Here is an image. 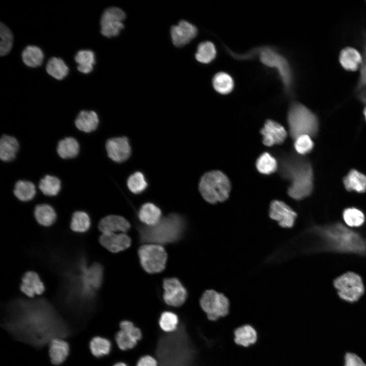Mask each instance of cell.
Listing matches in <instances>:
<instances>
[{
    "mask_svg": "<svg viewBox=\"0 0 366 366\" xmlns=\"http://www.w3.org/2000/svg\"><path fill=\"white\" fill-rule=\"evenodd\" d=\"M310 230L322 238L326 245L332 250L357 254L366 252L365 241L357 233L341 224L322 228L313 227Z\"/></svg>",
    "mask_w": 366,
    "mask_h": 366,
    "instance_id": "7a4b0ae2",
    "label": "cell"
},
{
    "mask_svg": "<svg viewBox=\"0 0 366 366\" xmlns=\"http://www.w3.org/2000/svg\"><path fill=\"white\" fill-rule=\"evenodd\" d=\"M334 286L339 297L349 302L358 301L364 292V287L361 278L357 274L347 272L337 278Z\"/></svg>",
    "mask_w": 366,
    "mask_h": 366,
    "instance_id": "9c48e42d",
    "label": "cell"
},
{
    "mask_svg": "<svg viewBox=\"0 0 366 366\" xmlns=\"http://www.w3.org/2000/svg\"><path fill=\"white\" fill-rule=\"evenodd\" d=\"M113 348V344L109 339L95 336L91 339L89 343V349L92 355L96 358H101L108 356Z\"/></svg>",
    "mask_w": 366,
    "mask_h": 366,
    "instance_id": "603a6c76",
    "label": "cell"
},
{
    "mask_svg": "<svg viewBox=\"0 0 366 366\" xmlns=\"http://www.w3.org/2000/svg\"><path fill=\"white\" fill-rule=\"evenodd\" d=\"M39 187L44 194L53 196L56 195L59 192L61 183L57 177L47 175L41 179Z\"/></svg>",
    "mask_w": 366,
    "mask_h": 366,
    "instance_id": "8d00e7d4",
    "label": "cell"
},
{
    "mask_svg": "<svg viewBox=\"0 0 366 366\" xmlns=\"http://www.w3.org/2000/svg\"><path fill=\"white\" fill-rule=\"evenodd\" d=\"M287 119L289 133L293 139L302 135H308L312 138L317 135L319 118L304 105L299 102L292 103L289 109Z\"/></svg>",
    "mask_w": 366,
    "mask_h": 366,
    "instance_id": "277c9868",
    "label": "cell"
},
{
    "mask_svg": "<svg viewBox=\"0 0 366 366\" xmlns=\"http://www.w3.org/2000/svg\"><path fill=\"white\" fill-rule=\"evenodd\" d=\"M98 124V115L92 110L81 111L75 120V124L77 128L86 133H89L95 130Z\"/></svg>",
    "mask_w": 366,
    "mask_h": 366,
    "instance_id": "cb8c5ba5",
    "label": "cell"
},
{
    "mask_svg": "<svg viewBox=\"0 0 366 366\" xmlns=\"http://www.w3.org/2000/svg\"><path fill=\"white\" fill-rule=\"evenodd\" d=\"M258 51L261 62L267 67L277 70L285 90L290 92L293 84V74L287 59L274 50L268 47H264Z\"/></svg>",
    "mask_w": 366,
    "mask_h": 366,
    "instance_id": "8992f818",
    "label": "cell"
},
{
    "mask_svg": "<svg viewBox=\"0 0 366 366\" xmlns=\"http://www.w3.org/2000/svg\"><path fill=\"white\" fill-rule=\"evenodd\" d=\"M230 189L229 179L220 171L207 172L203 175L199 182V190L202 196L211 204L226 200Z\"/></svg>",
    "mask_w": 366,
    "mask_h": 366,
    "instance_id": "5b68a950",
    "label": "cell"
},
{
    "mask_svg": "<svg viewBox=\"0 0 366 366\" xmlns=\"http://www.w3.org/2000/svg\"><path fill=\"white\" fill-rule=\"evenodd\" d=\"M108 157L116 162H121L129 158L131 154V146L126 137L112 138L106 143Z\"/></svg>",
    "mask_w": 366,
    "mask_h": 366,
    "instance_id": "5bb4252c",
    "label": "cell"
},
{
    "mask_svg": "<svg viewBox=\"0 0 366 366\" xmlns=\"http://www.w3.org/2000/svg\"><path fill=\"white\" fill-rule=\"evenodd\" d=\"M147 185L144 175L138 171L131 175L127 180L129 189L134 194L143 192L146 189Z\"/></svg>",
    "mask_w": 366,
    "mask_h": 366,
    "instance_id": "b9f144b4",
    "label": "cell"
},
{
    "mask_svg": "<svg viewBox=\"0 0 366 366\" xmlns=\"http://www.w3.org/2000/svg\"><path fill=\"white\" fill-rule=\"evenodd\" d=\"M312 138L309 135H302L295 139L294 148L298 155L303 156L313 150L314 144Z\"/></svg>",
    "mask_w": 366,
    "mask_h": 366,
    "instance_id": "ee69618b",
    "label": "cell"
},
{
    "mask_svg": "<svg viewBox=\"0 0 366 366\" xmlns=\"http://www.w3.org/2000/svg\"><path fill=\"white\" fill-rule=\"evenodd\" d=\"M46 69L49 75L57 80L64 78L69 72V68L64 60L56 57H52L48 60Z\"/></svg>",
    "mask_w": 366,
    "mask_h": 366,
    "instance_id": "d6a6232c",
    "label": "cell"
},
{
    "mask_svg": "<svg viewBox=\"0 0 366 366\" xmlns=\"http://www.w3.org/2000/svg\"><path fill=\"white\" fill-rule=\"evenodd\" d=\"M69 343L61 337H55L49 342L48 355L50 362L60 365L67 360L70 353Z\"/></svg>",
    "mask_w": 366,
    "mask_h": 366,
    "instance_id": "e0dca14e",
    "label": "cell"
},
{
    "mask_svg": "<svg viewBox=\"0 0 366 366\" xmlns=\"http://www.w3.org/2000/svg\"><path fill=\"white\" fill-rule=\"evenodd\" d=\"M44 58V54L38 47L29 45L26 47L22 53V59L25 65L36 68L41 65Z\"/></svg>",
    "mask_w": 366,
    "mask_h": 366,
    "instance_id": "4dcf8cb0",
    "label": "cell"
},
{
    "mask_svg": "<svg viewBox=\"0 0 366 366\" xmlns=\"http://www.w3.org/2000/svg\"><path fill=\"white\" fill-rule=\"evenodd\" d=\"M216 55V49L210 41H205L199 44L195 54L196 59L200 63L208 64L214 59Z\"/></svg>",
    "mask_w": 366,
    "mask_h": 366,
    "instance_id": "d590c367",
    "label": "cell"
},
{
    "mask_svg": "<svg viewBox=\"0 0 366 366\" xmlns=\"http://www.w3.org/2000/svg\"><path fill=\"white\" fill-rule=\"evenodd\" d=\"M103 277L102 267L97 264L92 266L86 273L87 283L95 289L101 285Z\"/></svg>",
    "mask_w": 366,
    "mask_h": 366,
    "instance_id": "f6af8a7d",
    "label": "cell"
},
{
    "mask_svg": "<svg viewBox=\"0 0 366 366\" xmlns=\"http://www.w3.org/2000/svg\"><path fill=\"white\" fill-rule=\"evenodd\" d=\"M343 366H366V362L358 354L347 352L344 356Z\"/></svg>",
    "mask_w": 366,
    "mask_h": 366,
    "instance_id": "bcb514c9",
    "label": "cell"
},
{
    "mask_svg": "<svg viewBox=\"0 0 366 366\" xmlns=\"http://www.w3.org/2000/svg\"><path fill=\"white\" fill-rule=\"evenodd\" d=\"M119 327V329L114 338V342L118 348L123 351L135 348L142 339L141 329L129 320L120 321Z\"/></svg>",
    "mask_w": 366,
    "mask_h": 366,
    "instance_id": "30bf717a",
    "label": "cell"
},
{
    "mask_svg": "<svg viewBox=\"0 0 366 366\" xmlns=\"http://www.w3.org/2000/svg\"><path fill=\"white\" fill-rule=\"evenodd\" d=\"M180 323L178 316L174 312L165 311L161 313L158 319L159 328L163 332L170 333L175 332Z\"/></svg>",
    "mask_w": 366,
    "mask_h": 366,
    "instance_id": "4316f807",
    "label": "cell"
},
{
    "mask_svg": "<svg viewBox=\"0 0 366 366\" xmlns=\"http://www.w3.org/2000/svg\"><path fill=\"white\" fill-rule=\"evenodd\" d=\"M101 245L112 253H117L128 248L130 238L124 233H102L99 238Z\"/></svg>",
    "mask_w": 366,
    "mask_h": 366,
    "instance_id": "ac0fdd59",
    "label": "cell"
},
{
    "mask_svg": "<svg viewBox=\"0 0 366 366\" xmlns=\"http://www.w3.org/2000/svg\"><path fill=\"white\" fill-rule=\"evenodd\" d=\"M345 223L351 227H358L361 225L364 221V215L359 209L350 207L345 209L343 214Z\"/></svg>",
    "mask_w": 366,
    "mask_h": 366,
    "instance_id": "ab89813d",
    "label": "cell"
},
{
    "mask_svg": "<svg viewBox=\"0 0 366 366\" xmlns=\"http://www.w3.org/2000/svg\"><path fill=\"white\" fill-rule=\"evenodd\" d=\"M20 290L27 297L41 295L45 291L43 283L38 274L34 271L26 272L22 278Z\"/></svg>",
    "mask_w": 366,
    "mask_h": 366,
    "instance_id": "44dd1931",
    "label": "cell"
},
{
    "mask_svg": "<svg viewBox=\"0 0 366 366\" xmlns=\"http://www.w3.org/2000/svg\"><path fill=\"white\" fill-rule=\"evenodd\" d=\"M112 366H129L128 364L124 361H118L115 363Z\"/></svg>",
    "mask_w": 366,
    "mask_h": 366,
    "instance_id": "681fc988",
    "label": "cell"
},
{
    "mask_svg": "<svg viewBox=\"0 0 366 366\" xmlns=\"http://www.w3.org/2000/svg\"><path fill=\"white\" fill-rule=\"evenodd\" d=\"M135 366H159V362L154 356L145 354L139 357Z\"/></svg>",
    "mask_w": 366,
    "mask_h": 366,
    "instance_id": "7dc6e473",
    "label": "cell"
},
{
    "mask_svg": "<svg viewBox=\"0 0 366 366\" xmlns=\"http://www.w3.org/2000/svg\"><path fill=\"white\" fill-rule=\"evenodd\" d=\"M102 233L127 232L130 228L129 222L119 216L109 215L103 218L98 225Z\"/></svg>",
    "mask_w": 366,
    "mask_h": 366,
    "instance_id": "ffe728a7",
    "label": "cell"
},
{
    "mask_svg": "<svg viewBox=\"0 0 366 366\" xmlns=\"http://www.w3.org/2000/svg\"><path fill=\"white\" fill-rule=\"evenodd\" d=\"M234 341L237 345L248 347L254 344L257 338L255 329L250 325H245L236 328L234 331Z\"/></svg>",
    "mask_w": 366,
    "mask_h": 366,
    "instance_id": "83f0119b",
    "label": "cell"
},
{
    "mask_svg": "<svg viewBox=\"0 0 366 366\" xmlns=\"http://www.w3.org/2000/svg\"><path fill=\"white\" fill-rule=\"evenodd\" d=\"M362 60L359 69V75L354 91L357 92L366 86V33L363 35L362 50Z\"/></svg>",
    "mask_w": 366,
    "mask_h": 366,
    "instance_id": "7bdbcfd3",
    "label": "cell"
},
{
    "mask_svg": "<svg viewBox=\"0 0 366 366\" xmlns=\"http://www.w3.org/2000/svg\"><path fill=\"white\" fill-rule=\"evenodd\" d=\"M197 34V29L192 24L181 20L171 28L172 41L174 46L182 47L189 43Z\"/></svg>",
    "mask_w": 366,
    "mask_h": 366,
    "instance_id": "2e32d148",
    "label": "cell"
},
{
    "mask_svg": "<svg viewBox=\"0 0 366 366\" xmlns=\"http://www.w3.org/2000/svg\"><path fill=\"white\" fill-rule=\"evenodd\" d=\"M79 151V143L74 138L66 137L58 143L57 152L63 159L74 158L78 155Z\"/></svg>",
    "mask_w": 366,
    "mask_h": 366,
    "instance_id": "f546056e",
    "label": "cell"
},
{
    "mask_svg": "<svg viewBox=\"0 0 366 366\" xmlns=\"http://www.w3.org/2000/svg\"><path fill=\"white\" fill-rule=\"evenodd\" d=\"M14 194L20 201H29L35 196V186L29 181L19 180L15 185Z\"/></svg>",
    "mask_w": 366,
    "mask_h": 366,
    "instance_id": "e575fe53",
    "label": "cell"
},
{
    "mask_svg": "<svg viewBox=\"0 0 366 366\" xmlns=\"http://www.w3.org/2000/svg\"><path fill=\"white\" fill-rule=\"evenodd\" d=\"M160 209L151 203L142 205L138 212L139 220L146 226H152L157 224L161 219Z\"/></svg>",
    "mask_w": 366,
    "mask_h": 366,
    "instance_id": "484cf974",
    "label": "cell"
},
{
    "mask_svg": "<svg viewBox=\"0 0 366 366\" xmlns=\"http://www.w3.org/2000/svg\"><path fill=\"white\" fill-rule=\"evenodd\" d=\"M125 18V13L118 8L112 7L106 9L100 20L101 34L107 38L117 36L124 28L123 21Z\"/></svg>",
    "mask_w": 366,
    "mask_h": 366,
    "instance_id": "8fae6325",
    "label": "cell"
},
{
    "mask_svg": "<svg viewBox=\"0 0 366 366\" xmlns=\"http://www.w3.org/2000/svg\"><path fill=\"white\" fill-rule=\"evenodd\" d=\"M138 255L142 267L148 273H158L165 267L167 253L164 248L159 245L142 246L138 250Z\"/></svg>",
    "mask_w": 366,
    "mask_h": 366,
    "instance_id": "ba28073f",
    "label": "cell"
},
{
    "mask_svg": "<svg viewBox=\"0 0 366 366\" xmlns=\"http://www.w3.org/2000/svg\"><path fill=\"white\" fill-rule=\"evenodd\" d=\"M19 144L14 137L4 135L0 141V158L3 161H10L15 158Z\"/></svg>",
    "mask_w": 366,
    "mask_h": 366,
    "instance_id": "d4e9b609",
    "label": "cell"
},
{
    "mask_svg": "<svg viewBox=\"0 0 366 366\" xmlns=\"http://www.w3.org/2000/svg\"><path fill=\"white\" fill-rule=\"evenodd\" d=\"M186 228L183 217L171 214L152 226H143L139 229L140 239L147 244H165L175 242L182 236Z\"/></svg>",
    "mask_w": 366,
    "mask_h": 366,
    "instance_id": "3957f363",
    "label": "cell"
},
{
    "mask_svg": "<svg viewBox=\"0 0 366 366\" xmlns=\"http://www.w3.org/2000/svg\"><path fill=\"white\" fill-rule=\"evenodd\" d=\"M362 60L361 53L351 46L343 48L339 55V60L341 66L348 71L354 72L359 70Z\"/></svg>",
    "mask_w": 366,
    "mask_h": 366,
    "instance_id": "d6986e66",
    "label": "cell"
},
{
    "mask_svg": "<svg viewBox=\"0 0 366 366\" xmlns=\"http://www.w3.org/2000/svg\"><path fill=\"white\" fill-rule=\"evenodd\" d=\"M0 55L7 54L11 50L13 44V35L10 29L2 22L0 24Z\"/></svg>",
    "mask_w": 366,
    "mask_h": 366,
    "instance_id": "60d3db41",
    "label": "cell"
},
{
    "mask_svg": "<svg viewBox=\"0 0 366 366\" xmlns=\"http://www.w3.org/2000/svg\"><path fill=\"white\" fill-rule=\"evenodd\" d=\"M363 114L364 118H365V121H366V105H365V106H364V108H363Z\"/></svg>",
    "mask_w": 366,
    "mask_h": 366,
    "instance_id": "f907efd6",
    "label": "cell"
},
{
    "mask_svg": "<svg viewBox=\"0 0 366 366\" xmlns=\"http://www.w3.org/2000/svg\"><path fill=\"white\" fill-rule=\"evenodd\" d=\"M343 182L348 191L359 193L366 191V175L356 169L350 170L343 178Z\"/></svg>",
    "mask_w": 366,
    "mask_h": 366,
    "instance_id": "7402d4cb",
    "label": "cell"
},
{
    "mask_svg": "<svg viewBox=\"0 0 366 366\" xmlns=\"http://www.w3.org/2000/svg\"><path fill=\"white\" fill-rule=\"evenodd\" d=\"M163 287V299L167 305L178 308L182 306L186 301L187 291L177 279L172 278L165 279Z\"/></svg>",
    "mask_w": 366,
    "mask_h": 366,
    "instance_id": "7c38bea8",
    "label": "cell"
},
{
    "mask_svg": "<svg viewBox=\"0 0 366 366\" xmlns=\"http://www.w3.org/2000/svg\"><path fill=\"white\" fill-rule=\"evenodd\" d=\"M229 301L222 293L212 289L206 290L200 299V306L207 319L216 321L229 313Z\"/></svg>",
    "mask_w": 366,
    "mask_h": 366,
    "instance_id": "52a82bcc",
    "label": "cell"
},
{
    "mask_svg": "<svg viewBox=\"0 0 366 366\" xmlns=\"http://www.w3.org/2000/svg\"><path fill=\"white\" fill-rule=\"evenodd\" d=\"M90 226V219L85 212L77 211L74 212L70 223V228L72 231L85 232L89 229Z\"/></svg>",
    "mask_w": 366,
    "mask_h": 366,
    "instance_id": "f35d334b",
    "label": "cell"
},
{
    "mask_svg": "<svg viewBox=\"0 0 366 366\" xmlns=\"http://www.w3.org/2000/svg\"><path fill=\"white\" fill-rule=\"evenodd\" d=\"M214 89L221 94L230 93L234 87L231 76L225 72H219L215 75L212 80Z\"/></svg>",
    "mask_w": 366,
    "mask_h": 366,
    "instance_id": "836d02e7",
    "label": "cell"
},
{
    "mask_svg": "<svg viewBox=\"0 0 366 366\" xmlns=\"http://www.w3.org/2000/svg\"><path fill=\"white\" fill-rule=\"evenodd\" d=\"M261 133L263 144L268 146L283 143L287 136L286 131L282 125L270 119L266 121Z\"/></svg>",
    "mask_w": 366,
    "mask_h": 366,
    "instance_id": "9a60e30c",
    "label": "cell"
},
{
    "mask_svg": "<svg viewBox=\"0 0 366 366\" xmlns=\"http://www.w3.org/2000/svg\"><path fill=\"white\" fill-rule=\"evenodd\" d=\"M269 217L276 221L281 227L291 228L295 224L297 214L284 202L274 200L270 204Z\"/></svg>",
    "mask_w": 366,
    "mask_h": 366,
    "instance_id": "4fadbf2b",
    "label": "cell"
},
{
    "mask_svg": "<svg viewBox=\"0 0 366 366\" xmlns=\"http://www.w3.org/2000/svg\"><path fill=\"white\" fill-rule=\"evenodd\" d=\"M282 176L291 181L288 193L296 200L309 196L314 188V172L310 161L301 155H290L280 163Z\"/></svg>",
    "mask_w": 366,
    "mask_h": 366,
    "instance_id": "6da1fadb",
    "label": "cell"
},
{
    "mask_svg": "<svg viewBox=\"0 0 366 366\" xmlns=\"http://www.w3.org/2000/svg\"><path fill=\"white\" fill-rule=\"evenodd\" d=\"M34 216L38 223L43 226H50L55 221L56 214L54 209L47 204L37 205Z\"/></svg>",
    "mask_w": 366,
    "mask_h": 366,
    "instance_id": "f1b7e54d",
    "label": "cell"
},
{
    "mask_svg": "<svg viewBox=\"0 0 366 366\" xmlns=\"http://www.w3.org/2000/svg\"><path fill=\"white\" fill-rule=\"evenodd\" d=\"M359 101L366 105V86L356 93Z\"/></svg>",
    "mask_w": 366,
    "mask_h": 366,
    "instance_id": "c3c4849f",
    "label": "cell"
},
{
    "mask_svg": "<svg viewBox=\"0 0 366 366\" xmlns=\"http://www.w3.org/2000/svg\"><path fill=\"white\" fill-rule=\"evenodd\" d=\"M256 168L262 174H270L277 169L278 163L276 159L270 154L264 152L257 159Z\"/></svg>",
    "mask_w": 366,
    "mask_h": 366,
    "instance_id": "74e56055",
    "label": "cell"
},
{
    "mask_svg": "<svg viewBox=\"0 0 366 366\" xmlns=\"http://www.w3.org/2000/svg\"><path fill=\"white\" fill-rule=\"evenodd\" d=\"M75 60L78 64V70L84 74L89 73L93 70L95 63V54L90 50L79 51L75 56Z\"/></svg>",
    "mask_w": 366,
    "mask_h": 366,
    "instance_id": "1f68e13d",
    "label": "cell"
}]
</instances>
